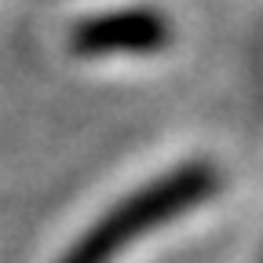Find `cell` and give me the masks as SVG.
Instances as JSON below:
<instances>
[{"label": "cell", "instance_id": "cell-1", "mask_svg": "<svg viewBox=\"0 0 263 263\" xmlns=\"http://www.w3.org/2000/svg\"><path fill=\"white\" fill-rule=\"evenodd\" d=\"M216 172L209 164H179V168L164 172L161 179L132 190L117 209L99 216L84 238L70 245L59 263H114L124 252H132L150 230H161L164 223L179 219L183 212L197 209L201 197L212 194Z\"/></svg>", "mask_w": 263, "mask_h": 263}]
</instances>
